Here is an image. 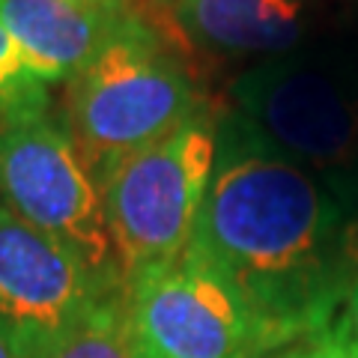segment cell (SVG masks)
I'll use <instances>...</instances> for the list:
<instances>
[{
    "label": "cell",
    "instance_id": "cell-1",
    "mask_svg": "<svg viewBox=\"0 0 358 358\" xmlns=\"http://www.w3.org/2000/svg\"><path fill=\"white\" fill-rule=\"evenodd\" d=\"M215 171L192 245L218 263L284 341L338 317L343 289L334 251L341 206L299 162L257 134L218 141Z\"/></svg>",
    "mask_w": 358,
    "mask_h": 358
},
{
    "label": "cell",
    "instance_id": "cell-2",
    "mask_svg": "<svg viewBox=\"0 0 358 358\" xmlns=\"http://www.w3.org/2000/svg\"><path fill=\"white\" fill-rule=\"evenodd\" d=\"M185 63L147 18L131 13L66 90V131L99 173L105 164L167 138L200 110Z\"/></svg>",
    "mask_w": 358,
    "mask_h": 358
},
{
    "label": "cell",
    "instance_id": "cell-3",
    "mask_svg": "<svg viewBox=\"0 0 358 358\" xmlns=\"http://www.w3.org/2000/svg\"><path fill=\"white\" fill-rule=\"evenodd\" d=\"M215 159L218 131L197 114L93 176L122 281L143 266L173 260L192 245Z\"/></svg>",
    "mask_w": 358,
    "mask_h": 358
},
{
    "label": "cell",
    "instance_id": "cell-4",
    "mask_svg": "<svg viewBox=\"0 0 358 358\" xmlns=\"http://www.w3.org/2000/svg\"><path fill=\"white\" fill-rule=\"evenodd\" d=\"M122 308L147 358H254L289 346L194 245L131 272L122 281Z\"/></svg>",
    "mask_w": 358,
    "mask_h": 358
},
{
    "label": "cell",
    "instance_id": "cell-5",
    "mask_svg": "<svg viewBox=\"0 0 358 358\" xmlns=\"http://www.w3.org/2000/svg\"><path fill=\"white\" fill-rule=\"evenodd\" d=\"M0 206L63 242L110 287H122L99 185L48 114L0 120Z\"/></svg>",
    "mask_w": 358,
    "mask_h": 358
},
{
    "label": "cell",
    "instance_id": "cell-6",
    "mask_svg": "<svg viewBox=\"0 0 358 358\" xmlns=\"http://www.w3.org/2000/svg\"><path fill=\"white\" fill-rule=\"evenodd\" d=\"M117 289L63 242L0 206V334L18 358H42Z\"/></svg>",
    "mask_w": 358,
    "mask_h": 358
},
{
    "label": "cell",
    "instance_id": "cell-7",
    "mask_svg": "<svg viewBox=\"0 0 358 358\" xmlns=\"http://www.w3.org/2000/svg\"><path fill=\"white\" fill-rule=\"evenodd\" d=\"M233 93L257 138L287 159L331 164L355 150L358 108L317 69L266 63L242 75Z\"/></svg>",
    "mask_w": 358,
    "mask_h": 358
},
{
    "label": "cell",
    "instance_id": "cell-8",
    "mask_svg": "<svg viewBox=\"0 0 358 358\" xmlns=\"http://www.w3.org/2000/svg\"><path fill=\"white\" fill-rule=\"evenodd\" d=\"M129 6H84L69 0H0V21L45 84L72 81L114 39Z\"/></svg>",
    "mask_w": 358,
    "mask_h": 358
},
{
    "label": "cell",
    "instance_id": "cell-9",
    "mask_svg": "<svg viewBox=\"0 0 358 358\" xmlns=\"http://www.w3.org/2000/svg\"><path fill=\"white\" fill-rule=\"evenodd\" d=\"M188 36L233 54H281L301 36V0H171Z\"/></svg>",
    "mask_w": 358,
    "mask_h": 358
},
{
    "label": "cell",
    "instance_id": "cell-10",
    "mask_svg": "<svg viewBox=\"0 0 358 358\" xmlns=\"http://www.w3.org/2000/svg\"><path fill=\"white\" fill-rule=\"evenodd\" d=\"M42 358H147L126 320L122 287L105 296Z\"/></svg>",
    "mask_w": 358,
    "mask_h": 358
},
{
    "label": "cell",
    "instance_id": "cell-11",
    "mask_svg": "<svg viewBox=\"0 0 358 358\" xmlns=\"http://www.w3.org/2000/svg\"><path fill=\"white\" fill-rule=\"evenodd\" d=\"M48 84L30 69L18 42L0 21V120L48 114Z\"/></svg>",
    "mask_w": 358,
    "mask_h": 358
},
{
    "label": "cell",
    "instance_id": "cell-12",
    "mask_svg": "<svg viewBox=\"0 0 358 358\" xmlns=\"http://www.w3.org/2000/svg\"><path fill=\"white\" fill-rule=\"evenodd\" d=\"M308 358H358V341L341 310L326 329L310 338Z\"/></svg>",
    "mask_w": 358,
    "mask_h": 358
},
{
    "label": "cell",
    "instance_id": "cell-13",
    "mask_svg": "<svg viewBox=\"0 0 358 358\" xmlns=\"http://www.w3.org/2000/svg\"><path fill=\"white\" fill-rule=\"evenodd\" d=\"M341 313H343V320L350 322V329L355 334V341H358V275L352 278L350 284H346L343 289V301H341Z\"/></svg>",
    "mask_w": 358,
    "mask_h": 358
},
{
    "label": "cell",
    "instance_id": "cell-14",
    "mask_svg": "<svg viewBox=\"0 0 358 358\" xmlns=\"http://www.w3.org/2000/svg\"><path fill=\"white\" fill-rule=\"evenodd\" d=\"M310 338H313V334H310ZM310 338L296 341V343H289V346H281V350L260 352V355H254V358H308V343H310Z\"/></svg>",
    "mask_w": 358,
    "mask_h": 358
},
{
    "label": "cell",
    "instance_id": "cell-15",
    "mask_svg": "<svg viewBox=\"0 0 358 358\" xmlns=\"http://www.w3.org/2000/svg\"><path fill=\"white\" fill-rule=\"evenodd\" d=\"M341 254H343V263H346V266H350V268H358V224L343 236V248H341Z\"/></svg>",
    "mask_w": 358,
    "mask_h": 358
},
{
    "label": "cell",
    "instance_id": "cell-16",
    "mask_svg": "<svg viewBox=\"0 0 358 358\" xmlns=\"http://www.w3.org/2000/svg\"><path fill=\"white\" fill-rule=\"evenodd\" d=\"M69 3H84V6H120L126 0H69Z\"/></svg>",
    "mask_w": 358,
    "mask_h": 358
},
{
    "label": "cell",
    "instance_id": "cell-17",
    "mask_svg": "<svg viewBox=\"0 0 358 358\" xmlns=\"http://www.w3.org/2000/svg\"><path fill=\"white\" fill-rule=\"evenodd\" d=\"M0 358H18V352L13 350V343H9L3 334H0Z\"/></svg>",
    "mask_w": 358,
    "mask_h": 358
}]
</instances>
